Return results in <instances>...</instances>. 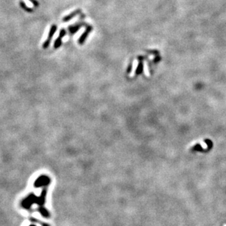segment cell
Listing matches in <instances>:
<instances>
[{"label": "cell", "mask_w": 226, "mask_h": 226, "mask_svg": "<svg viewBox=\"0 0 226 226\" xmlns=\"http://www.w3.org/2000/svg\"><path fill=\"white\" fill-rule=\"evenodd\" d=\"M204 142H205V143L207 145L208 151H210V150L211 149V148L213 147V143H212V142H211L210 140H205Z\"/></svg>", "instance_id": "9c48e42d"}, {"label": "cell", "mask_w": 226, "mask_h": 226, "mask_svg": "<svg viewBox=\"0 0 226 226\" xmlns=\"http://www.w3.org/2000/svg\"><path fill=\"white\" fill-rule=\"evenodd\" d=\"M143 63L142 60H140L139 64H138V66L137 68L135 74L136 75H140V74H141L143 73Z\"/></svg>", "instance_id": "8992f818"}, {"label": "cell", "mask_w": 226, "mask_h": 226, "mask_svg": "<svg viewBox=\"0 0 226 226\" xmlns=\"http://www.w3.org/2000/svg\"><path fill=\"white\" fill-rule=\"evenodd\" d=\"M84 26V24H75V25H71L68 27V31L70 35H73L76 33L79 30L81 29V27Z\"/></svg>", "instance_id": "277c9868"}, {"label": "cell", "mask_w": 226, "mask_h": 226, "mask_svg": "<svg viewBox=\"0 0 226 226\" xmlns=\"http://www.w3.org/2000/svg\"><path fill=\"white\" fill-rule=\"evenodd\" d=\"M57 30V26L56 24H52L51 27V28H50V30H49V35H48V38H47V39L45 41V42L43 43V48L44 49H48V47L50 46L51 39H52L54 35L55 34Z\"/></svg>", "instance_id": "6da1fadb"}, {"label": "cell", "mask_w": 226, "mask_h": 226, "mask_svg": "<svg viewBox=\"0 0 226 226\" xmlns=\"http://www.w3.org/2000/svg\"><path fill=\"white\" fill-rule=\"evenodd\" d=\"M192 151H203L204 150L203 149V148L201 147L200 145L197 144V145H195V146H193L192 148Z\"/></svg>", "instance_id": "ba28073f"}, {"label": "cell", "mask_w": 226, "mask_h": 226, "mask_svg": "<svg viewBox=\"0 0 226 226\" xmlns=\"http://www.w3.org/2000/svg\"><path fill=\"white\" fill-rule=\"evenodd\" d=\"M66 35V31L65 29H62L60 32V34L58 35V38L55 40L54 43V49H58L60 48L62 44V38L65 37Z\"/></svg>", "instance_id": "7a4b0ae2"}, {"label": "cell", "mask_w": 226, "mask_h": 226, "mask_svg": "<svg viewBox=\"0 0 226 226\" xmlns=\"http://www.w3.org/2000/svg\"><path fill=\"white\" fill-rule=\"evenodd\" d=\"M132 61L130 62V64H129V67H128V68H127V73H130L131 71H132Z\"/></svg>", "instance_id": "30bf717a"}, {"label": "cell", "mask_w": 226, "mask_h": 226, "mask_svg": "<svg viewBox=\"0 0 226 226\" xmlns=\"http://www.w3.org/2000/svg\"><path fill=\"white\" fill-rule=\"evenodd\" d=\"M160 59H161V58H160L159 57H157L156 59H154V62H158L159 61V60H160Z\"/></svg>", "instance_id": "4fadbf2b"}, {"label": "cell", "mask_w": 226, "mask_h": 226, "mask_svg": "<svg viewBox=\"0 0 226 226\" xmlns=\"http://www.w3.org/2000/svg\"><path fill=\"white\" fill-rule=\"evenodd\" d=\"M30 1L31 2H32V4H33L35 6H38V2H37V1H35V0H30Z\"/></svg>", "instance_id": "7c38bea8"}, {"label": "cell", "mask_w": 226, "mask_h": 226, "mask_svg": "<svg viewBox=\"0 0 226 226\" xmlns=\"http://www.w3.org/2000/svg\"><path fill=\"white\" fill-rule=\"evenodd\" d=\"M224 226H226V225H224Z\"/></svg>", "instance_id": "5bb4252c"}, {"label": "cell", "mask_w": 226, "mask_h": 226, "mask_svg": "<svg viewBox=\"0 0 226 226\" xmlns=\"http://www.w3.org/2000/svg\"><path fill=\"white\" fill-rule=\"evenodd\" d=\"M92 30V27L90 26V25H87V27H86V30L85 31L82 33V35H81V37L79 38V39L78 40V43L79 45H83L84 41H86L88 35L91 32V31Z\"/></svg>", "instance_id": "3957f363"}, {"label": "cell", "mask_w": 226, "mask_h": 226, "mask_svg": "<svg viewBox=\"0 0 226 226\" xmlns=\"http://www.w3.org/2000/svg\"><path fill=\"white\" fill-rule=\"evenodd\" d=\"M19 4H20L21 7V8H22L24 10H26L27 12H29V13H30V12H32V9L30 8H29L27 5H25V3H24L23 1H21Z\"/></svg>", "instance_id": "52a82bcc"}, {"label": "cell", "mask_w": 226, "mask_h": 226, "mask_svg": "<svg viewBox=\"0 0 226 226\" xmlns=\"http://www.w3.org/2000/svg\"><path fill=\"white\" fill-rule=\"evenodd\" d=\"M80 13H81V10H75V11H73V12L71 13L69 15H68V16H65V17L63 18L62 21H63L64 22L69 21H71L73 18H74L75 16H76L77 15H79Z\"/></svg>", "instance_id": "5b68a950"}, {"label": "cell", "mask_w": 226, "mask_h": 226, "mask_svg": "<svg viewBox=\"0 0 226 226\" xmlns=\"http://www.w3.org/2000/svg\"><path fill=\"white\" fill-rule=\"evenodd\" d=\"M147 52L148 53H150V54H154V55H157V54H159V51H156V50H153V51H147Z\"/></svg>", "instance_id": "8fae6325"}]
</instances>
